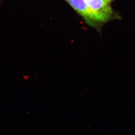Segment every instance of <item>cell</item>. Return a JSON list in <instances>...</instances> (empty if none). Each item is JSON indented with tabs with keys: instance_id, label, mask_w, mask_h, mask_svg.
I'll use <instances>...</instances> for the list:
<instances>
[{
	"instance_id": "cell-1",
	"label": "cell",
	"mask_w": 135,
	"mask_h": 135,
	"mask_svg": "<svg viewBox=\"0 0 135 135\" xmlns=\"http://www.w3.org/2000/svg\"><path fill=\"white\" fill-rule=\"evenodd\" d=\"M87 5L97 22L109 20L113 15L109 3L105 0H85Z\"/></svg>"
},
{
	"instance_id": "cell-3",
	"label": "cell",
	"mask_w": 135,
	"mask_h": 135,
	"mask_svg": "<svg viewBox=\"0 0 135 135\" xmlns=\"http://www.w3.org/2000/svg\"><path fill=\"white\" fill-rule=\"evenodd\" d=\"M106 1H107V2H108V3L110 2L112 0H105Z\"/></svg>"
},
{
	"instance_id": "cell-2",
	"label": "cell",
	"mask_w": 135,
	"mask_h": 135,
	"mask_svg": "<svg viewBox=\"0 0 135 135\" xmlns=\"http://www.w3.org/2000/svg\"><path fill=\"white\" fill-rule=\"evenodd\" d=\"M78 13L85 19L88 24L92 26H95L97 21L95 20L88 8L85 0H66Z\"/></svg>"
}]
</instances>
